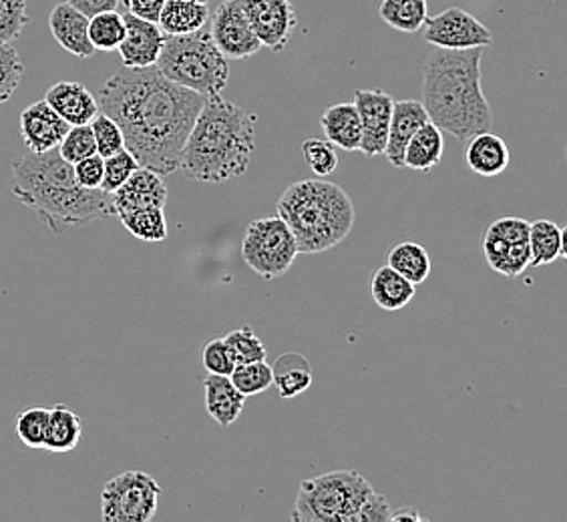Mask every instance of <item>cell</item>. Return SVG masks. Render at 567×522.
Segmentation results:
<instances>
[{
    "label": "cell",
    "mask_w": 567,
    "mask_h": 522,
    "mask_svg": "<svg viewBox=\"0 0 567 522\" xmlns=\"http://www.w3.org/2000/svg\"><path fill=\"white\" fill-rule=\"evenodd\" d=\"M99 111L120 125L125 149L142 167L169 175L179 169L187 135L206 97L165 79L157 66H123L99 91Z\"/></svg>",
    "instance_id": "1"
},
{
    "label": "cell",
    "mask_w": 567,
    "mask_h": 522,
    "mask_svg": "<svg viewBox=\"0 0 567 522\" xmlns=\"http://www.w3.org/2000/svg\"><path fill=\"white\" fill-rule=\"evenodd\" d=\"M12 196L37 213L53 233L115 216L111 194L76 184L73 165L56 149L27 153L12 164Z\"/></svg>",
    "instance_id": "2"
},
{
    "label": "cell",
    "mask_w": 567,
    "mask_h": 522,
    "mask_svg": "<svg viewBox=\"0 0 567 522\" xmlns=\"http://www.w3.org/2000/svg\"><path fill=\"white\" fill-rule=\"evenodd\" d=\"M483 49L443 51L426 59L423 69V107L429 121L458 142L492 130L493 113L481 87Z\"/></svg>",
    "instance_id": "3"
},
{
    "label": "cell",
    "mask_w": 567,
    "mask_h": 522,
    "mask_svg": "<svg viewBox=\"0 0 567 522\" xmlns=\"http://www.w3.org/2000/svg\"><path fill=\"white\" fill-rule=\"evenodd\" d=\"M256 147V115L226 98H206L187 135L179 169L187 179L221 184L248 171Z\"/></svg>",
    "instance_id": "4"
},
{
    "label": "cell",
    "mask_w": 567,
    "mask_h": 522,
    "mask_svg": "<svg viewBox=\"0 0 567 522\" xmlns=\"http://www.w3.org/2000/svg\"><path fill=\"white\" fill-rule=\"evenodd\" d=\"M278 216L295 236L298 253H324L349 238L357 209L342 187L327 179H302L286 187Z\"/></svg>",
    "instance_id": "5"
},
{
    "label": "cell",
    "mask_w": 567,
    "mask_h": 522,
    "mask_svg": "<svg viewBox=\"0 0 567 522\" xmlns=\"http://www.w3.org/2000/svg\"><path fill=\"white\" fill-rule=\"evenodd\" d=\"M155 66L165 79L202 97H219L228 87V59L219 53L212 34L204 31L165 36Z\"/></svg>",
    "instance_id": "6"
},
{
    "label": "cell",
    "mask_w": 567,
    "mask_h": 522,
    "mask_svg": "<svg viewBox=\"0 0 567 522\" xmlns=\"http://www.w3.org/2000/svg\"><path fill=\"white\" fill-rule=\"evenodd\" d=\"M374 489L357 470H332L302 480L296 494L292 521L359 522L360 511Z\"/></svg>",
    "instance_id": "7"
},
{
    "label": "cell",
    "mask_w": 567,
    "mask_h": 522,
    "mask_svg": "<svg viewBox=\"0 0 567 522\" xmlns=\"http://www.w3.org/2000/svg\"><path fill=\"white\" fill-rule=\"evenodd\" d=\"M296 255L295 236L280 216L254 219L241 238V258L264 280H276L288 272Z\"/></svg>",
    "instance_id": "8"
},
{
    "label": "cell",
    "mask_w": 567,
    "mask_h": 522,
    "mask_svg": "<svg viewBox=\"0 0 567 522\" xmlns=\"http://www.w3.org/2000/svg\"><path fill=\"white\" fill-rule=\"evenodd\" d=\"M162 487L143 470H127L107 480L101 492L105 522H150L159 509Z\"/></svg>",
    "instance_id": "9"
},
{
    "label": "cell",
    "mask_w": 567,
    "mask_h": 522,
    "mask_svg": "<svg viewBox=\"0 0 567 522\" xmlns=\"http://www.w3.org/2000/svg\"><path fill=\"white\" fill-rule=\"evenodd\" d=\"M483 253L493 272L509 280L519 278L532 265L529 221L522 218H499L485 229Z\"/></svg>",
    "instance_id": "10"
},
{
    "label": "cell",
    "mask_w": 567,
    "mask_h": 522,
    "mask_svg": "<svg viewBox=\"0 0 567 522\" xmlns=\"http://www.w3.org/2000/svg\"><path fill=\"white\" fill-rule=\"evenodd\" d=\"M425 41L443 51L485 49L493 43V33L471 12L451 7L435 17H426Z\"/></svg>",
    "instance_id": "11"
},
{
    "label": "cell",
    "mask_w": 567,
    "mask_h": 522,
    "mask_svg": "<svg viewBox=\"0 0 567 522\" xmlns=\"http://www.w3.org/2000/svg\"><path fill=\"white\" fill-rule=\"evenodd\" d=\"M212 39L226 59L244 61L256 55L262 43L254 33L240 0H224L212 17Z\"/></svg>",
    "instance_id": "12"
},
{
    "label": "cell",
    "mask_w": 567,
    "mask_h": 522,
    "mask_svg": "<svg viewBox=\"0 0 567 522\" xmlns=\"http://www.w3.org/2000/svg\"><path fill=\"white\" fill-rule=\"evenodd\" d=\"M256 36L266 49L282 53L295 33V4L290 0H240Z\"/></svg>",
    "instance_id": "13"
},
{
    "label": "cell",
    "mask_w": 567,
    "mask_h": 522,
    "mask_svg": "<svg viewBox=\"0 0 567 522\" xmlns=\"http://www.w3.org/2000/svg\"><path fill=\"white\" fill-rule=\"evenodd\" d=\"M352 103L359 111L360 125H362L360 152L367 157H379L386 147L394 98L379 88H360L354 93Z\"/></svg>",
    "instance_id": "14"
},
{
    "label": "cell",
    "mask_w": 567,
    "mask_h": 522,
    "mask_svg": "<svg viewBox=\"0 0 567 522\" xmlns=\"http://www.w3.org/2000/svg\"><path fill=\"white\" fill-rule=\"evenodd\" d=\"M123 19H125V36L117 49L123 66L127 69L155 66L165 43V33L159 29V24L137 19L130 12H125Z\"/></svg>",
    "instance_id": "15"
},
{
    "label": "cell",
    "mask_w": 567,
    "mask_h": 522,
    "mask_svg": "<svg viewBox=\"0 0 567 522\" xmlns=\"http://www.w3.org/2000/svg\"><path fill=\"white\" fill-rule=\"evenodd\" d=\"M19 125H21L22 143L27 152L31 153L56 149L71 127L44 98L22 111Z\"/></svg>",
    "instance_id": "16"
},
{
    "label": "cell",
    "mask_w": 567,
    "mask_h": 522,
    "mask_svg": "<svg viewBox=\"0 0 567 522\" xmlns=\"http://www.w3.org/2000/svg\"><path fill=\"white\" fill-rule=\"evenodd\" d=\"M115 216H125L135 209L164 207L167 203V187L164 175L155 174L147 167H137L123 186L111 194Z\"/></svg>",
    "instance_id": "17"
},
{
    "label": "cell",
    "mask_w": 567,
    "mask_h": 522,
    "mask_svg": "<svg viewBox=\"0 0 567 522\" xmlns=\"http://www.w3.org/2000/svg\"><path fill=\"white\" fill-rule=\"evenodd\" d=\"M429 121L425 107L416 98H403L394 101L393 115H391V125H389V137H386V147L384 153L389 164L403 169V155L406 143L416 130L421 129Z\"/></svg>",
    "instance_id": "18"
},
{
    "label": "cell",
    "mask_w": 567,
    "mask_h": 522,
    "mask_svg": "<svg viewBox=\"0 0 567 522\" xmlns=\"http://www.w3.org/2000/svg\"><path fill=\"white\" fill-rule=\"evenodd\" d=\"M49 29L55 36L56 43L61 44L66 53L79 59L95 55V49L89 41V19L73 9L69 2H61L51 11Z\"/></svg>",
    "instance_id": "19"
},
{
    "label": "cell",
    "mask_w": 567,
    "mask_h": 522,
    "mask_svg": "<svg viewBox=\"0 0 567 522\" xmlns=\"http://www.w3.org/2000/svg\"><path fill=\"white\" fill-rule=\"evenodd\" d=\"M44 101L69 123L89 125L99 113L97 98L83 83L61 81L47 91Z\"/></svg>",
    "instance_id": "20"
},
{
    "label": "cell",
    "mask_w": 567,
    "mask_h": 522,
    "mask_svg": "<svg viewBox=\"0 0 567 522\" xmlns=\"http://www.w3.org/2000/svg\"><path fill=\"white\" fill-rule=\"evenodd\" d=\"M509 147L503 137L492 130H483L473 135L465 152V161L473 174L481 177H497L509 167Z\"/></svg>",
    "instance_id": "21"
},
{
    "label": "cell",
    "mask_w": 567,
    "mask_h": 522,
    "mask_svg": "<svg viewBox=\"0 0 567 522\" xmlns=\"http://www.w3.org/2000/svg\"><path fill=\"white\" fill-rule=\"evenodd\" d=\"M204 392L206 410L214 422H218L221 428H229L240 418L246 406V396L234 386L229 376L208 374V378L204 380Z\"/></svg>",
    "instance_id": "22"
},
{
    "label": "cell",
    "mask_w": 567,
    "mask_h": 522,
    "mask_svg": "<svg viewBox=\"0 0 567 522\" xmlns=\"http://www.w3.org/2000/svg\"><path fill=\"white\" fill-rule=\"evenodd\" d=\"M320 127L327 137L342 152H360L362 142V125H360L359 111L354 103H337L330 109L324 111Z\"/></svg>",
    "instance_id": "23"
},
{
    "label": "cell",
    "mask_w": 567,
    "mask_h": 522,
    "mask_svg": "<svg viewBox=\"0 0 567 522\" xmlns=\"http://www.w3.org/2000/svg\"><path fill=\"white\" fill-rule=\"evenodd\" d=\"M445 152V137L443 130L426 121L421 129L416 130L406 143L403 155V167L413 169L419 174H429L433 171L436 165L441 164Z\"/></svg>",
    "instance_id": "24"
},
{
    "label": "cell",
    "mask_w": 567,
    "mask_h": 522,
    "mask_svg": "<svg viewBox=\"0 0 567 522\" xmlns=\"http://www.w3.org/2000/svg\"><path fill=\"white\" fill-rule=\"evenodd\" d=\"M209 9L204 2L196 0H165L164 9L159 14V29L165 36H182V34L197 33L208 24Z\"/></svg>",
    "instance_id": "25"
},
{
    "label": "cell",
    "mask_w": 567,
    "mask_h": 522,
    "mask_svg": "<svg viewBox=\"0 0 567 522\" xmlns=\"http://www.w3.org/2000/svg\"><path fill=\"white\" fill-rule=\"evenodd\" d=\"M371 295L374 304L386 312H399L413 302L415 283L409 282L404 275L394 272L386 263L381 265L371 278Z\"/></svg>",
    "instance_id": "26"
},
{
    "label": "cell",
    "mask_w": 567,
    "mask_h": 522,
    "mask_svg": "<svg viewBox=\"0 0 567 522\" xmlns=\"http://www.w3.org/2000/svg\"><path fill=\"white\" fill-rule=\"evenodd\" d=\"M276 390L284 400L305 394L312 386V368L310 362L300 352H284L272 366Z\"/></svg>",
    "instance_id": "27"
},
{
    "label": "cell",
    "mask_w": 567,
    "mask_h": 522,
    "mask_svg": "<svg viewBox=\"0 0 567 522\" xmlns=\"http://www.w3.org/2000/svg\"><path fill=\"white\" fill-rule=\"evenodd\" d=\"M81 436H83V422L75 410H71L66 404H56L53 408H49V426H47L43 448L55 455H65L79 447Z\"/></svg>",
    "instance_id": "28"
},
{
    "label": "cell",
    "mask_w": 567,
    "mask_h": 522,
    "mask_svg": "<svg viewBox=\"0 0 567 522\" xmlns=\"http://www.w3.org/2000/svg\"><path fill=\"white\" fill-rule=\"evenodd\" d=\"M529 251L535 268L564 260L567 258L566 229L551 219L529 221Z\"/></svg>",
    "instance_id": "29"
},
{
    "label": "cell",
    "mask_w": 567,
    "mask_h": 522,
    "mask_svg": "<svg viewBox=\"0 0 567 522\" xmlns=\"http://www.w3.org/2000/svg\"><path fill=\"white\" fill-rule=\"evenodd\" d=\"M386 263L393 268L394 272L401 273L411 283L426 282L431 275V258L429 251L415 241H403L396 243L393 250L389 251Z\"/></svg>",
    "instance_id": "30"
},
{
    "label": "cell",
    "mask_w": 567,
    "mask_h": 522,
    "mask_svg": "<svg viewBox=\"0 0 567 522\" xmlns=\"http://www.w3.org/2000/svg\"><path fill=\"white\" fill-rule=\"evenodd\" d=\"M382 21L401 33H419L425 27L426 0H382Z\"/></svg>",
    "instance_id": "31"
},
{
    "label": "cell",
    "mask_w": 567,
    "mask_h": 522,
    "mask_svg": "<svg viewBox=\"0 0 567 522\" xmlns=\"http://www.w3.org/2000/svg\"><path fill=\"white\" fill-rule=\"evenodd\" d=\"M123 228L137 240L147 243L167 240V221H165L164 207H145L135 209L125 216H120Z\"/></svg>",
    "instance_id": "32"
},
{
    "label": "cell",
    "mask_w": 567,
    "mask_h": 522,
    "mask_svg": "<svg viewBox=\"0 0 567 522\" xmlns=\"http://www.w3.org/2000/svg\"><path fill=\"white\" fill-rule=\"evenodd\" d=\"M123 36H125V19L121 12H99L89 19V41L95 51H103V53L117 51Z\"/></svg>",
    "instance_id": "33"
},
{
    "label": "cell",
    "mask_w": 567,
    "mask_h": 522,
    "mask_svg": "<svg viewBox=\"0 0 567 522\" xmlns=\"http://www.w3.org/2000/svg\"><path fill=\"white\" fill-rule=\"evenodd\" d=\"M229 380L234 386L246 396H258L272 386V366L260 359V362H250V364H236L234 372L229 374Z\"/></svg>",
    "instance_id": "34"
},
{
    "label": "cell",
    "mask_w": 567,
    "mask_h": 522,
    "mask_svg": "<svg viewBox=\"0 0 567 522\" xmlns=\"http://www.w3.org/2000/svg\"><path fill=\"white\" fill-rule=\"evenodd\" d=\"M49 426V408L29 406L14 418V430L27 448H43Z\"/></svg>",
    "instance_id": "35"
},
{
    "label": "cell",
    "mask_w": 567,
    "mask_h": 522,
    "mask_svg": "<svg viewBox=\"0 0 567 522\" xmlns=\"http://www.w3.org/2000/svg\"><path fill=\"white\" fill-rule=\"evenodd\" d=\"M224 342L228 346L229 354L236 364H250V362H260L268 356V349L262 344V340L256 336V332L250 326L236 327L229 334L224 336Z\"/></svg>",
    "instance_id": "36"
},
{
    "label": "cell",
    "mask_w": 567,
    "mask_h": 522,
    "mask_svg": "<svg viewBox=\"0 0 567 522\" xmlns=\"http://www.w3.org/2000/svg\"><path fill=\"white\" fill-rule=\"evenodd\" d=\"M56 152L65 159L66 164L71 165L95 155L97 147H95V137H93L91 125H71L65 137L59 143Z\"/></svg>",
    "instance_id": "37"
},
{
    "label": "cell",
    "mask_w": 567,
    "mask_h": 522,
    "mask_svg": "<svg viewBox=\"0 0 567 522\" xmlns=\"http://www.w3.org/2000/svg\"><path fill=\"white\" fill-rule=\"evenodd\" d=\"M24 73L21 55L12 43H0V105L7 103L19 88Z\"/></svg>",
    "instance_id": "38"
},
{
    "label": "cell",
    "mask_w": 567,
    "mask_h": 522,
    "mask_svg": "<svg viewBox=\"0 0 567 522\" xmlns=\"http://www.w3.org/2000/svg\"><path fill=\"white\" fill-rule=\"evenodd\" d=\"M302 155H305L308 167L322 179H327L328 175L334 174L337 167H339L337 147L327 139H306L302 143Z\"/></svg>",
    "instance_id": "39"
},
{
    "label": "cell",
    "mask_w": 567,
    "mask_h": 522,
    "mask_svg": "<svg viewBox=\"0 0 567 522\" xmlns=\"http://www.w3.org/2000/svg\"><path fill=\"white\" fill-rule=\"evenodd\" d=\"M137 167H142V165L137 164V159H135L127 149H121V152L115 153V155L105 157V159H103V181H101V189L107 191V194L117 191V189L132 177L133 171H135Z\"/></svg>",
    "instance_id": "40"
},
{
    "label": "cell",
    "mask_w": 567,
    "mask_h": 522,
    "mask_svg": "<svg viewBox=\"0 0 567 522\" xmlns=\"http://www.w3.org/2000/svg\"><path fill=\"white\" fill-rule=\"evenodd\" d=\"M93 137H95V147H97V155L103 159L115 155V153L125 149V142H123V133H121L120 125L111 119L110 115L99 111L95 119L89 123Z\"/></svg>",
    "instance_id": "41"
},
{
    "label": "cell",
    "mask_w": 567,
    "mask_h": 522,
    "mask_svg": "<svg viewBox=\"0 0 567 522\" xmlns=\"http://www.w3.org/2000/svg\"><path fill=\"white\" fill-rule=\"evenodd\" d=\"M27 24V0H0V43L17 41Z\"/></svg>",
    "instance_id": "42"
},
{
    "label": "cell",
    "mask_w": 567,
    "mask_h": 522,
    "mask_svg": "<svg viewBox=\"0 0 567 522\" xmlns=\"http://www.w3.org/2000/svg\"><path fill=\"white\" fill-rule=\"evenodd\" d=\"M204 359V366L208 374H218V376H229L234 368H236V362L229 354L228 346L224 342V337H216V340H209L202 354Z\"/></svg>",
    "instance_id": "43"
},
{
    "label": "cell",
    "mask_w": 567,
    "mask_h": 522,
    "mask_svg": "<svg viewBox=\"0 0 567 522\" xmlns=\"http://www.w3.org/2000/svg\"><path fill=\"white\" fill-rule=\"evenodd\" d=\"M75 169L76 184L87 189H101V181H103V157L101 155H91L81 159L79 164L73 165Z\"/></svg>",
    "instance_id": "44"
},
{
    "label": "cell",
    "mask_w": 567,
    "mask_h": 522,
    "mask_svg": "<svg viewBox=\"0 0 567 522\" xmlns=\"http://www.w3.org/2000/svg\"><path fill=\"white\" fill-rule=\"evenodd\" d=\"M391 504L389 501L379 494V492H374L369 502L364 504V509L360 511L359 522H382V521H391Z\"/></svg>",
    "instance_id": "45"
},
{
    "label": "cell",
    "mask_w": 567,
    "mask_h": 522,
    "mask_svg": "<svg viewBox=\"0 0 567 522\" xmlns=\"http://www.w3.org/2000/svg\"><path fill=\"white\" fill-rule=\"evenodd\" d=\"M123 4L133 17L143 19V21L157 22L165 0H123Z\"/></svg>",
    "instance_id": "46"
},
{
    "label": "cell",
    "mask_w": 567,
    "mask_h": 522,
    "mask_svg": "<svg viewBox=\"0 0 567 522\" xmlns=\"http://www.w3.org/2000/svg\"><path fill=\"white\" fill-rule=\"evenodd\" d=\"M66 2L81 14L91 19L99 12L117 11L121 0H66Z\"/></svg>",
    "instance_id": "47"
},
{
    "label": "cell",
    "mask_w": 567,
    "mask_h": 522,
    "mask_svg": "<svg viewBox=\"0 0 567 522\" xmlns=\"http://www.w3.org/2000/svg\"><path fill=\"white\" fill-rule=\"evenodd\" d=\"M391 521H423V516L419 512L401 511L393 512Z\"/></svg>",
    "instance_id": "48"
},
{
    "label": "cell",
    "mask_w": 567,
    "mask_h": 522,
    "mask_svg": "<svg viewBox=\"0 0 567 522\" xmlns=\"http://www.w3.org/2000/svg\"><path fill=\"white\" fill-rule=\"evenodd\" d=\"M196 2H204V4H208L209 0H196Z\"/></svg>",
    "instance_id": "49"
}]
</instances>
